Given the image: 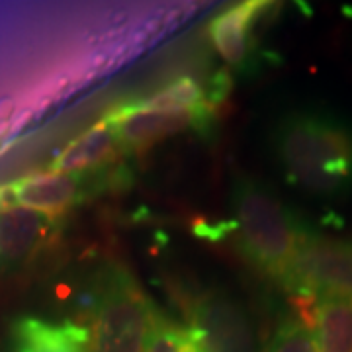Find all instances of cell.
<instances>
[{
    "label": "cell",
    "mask_w": 352,
    "mask_h": 352,
    "mask_svg": "<svg viewBox=\"0 0 352 352\" xmlns=\"http://www.w3.org/2000/svg\"><path fill=\"white\" fill-rule=\"evenodd\" d=\"M272 149L289 184L315 198L352 190V126L319 110H298L274 127Z\"/></svg>",
    "instance_id": "6da1fadb"
},
{
    "label": "cell",
    "mask_w": 352,
    "mask_h": 352,
    "mask_svg": "<svg viewBox=\"0 0 352 352\" xmlns=\"http://www.w3.org/2000/svg\"><path fill=\"white\" fill-rule=\"evenodd\" d=\"M231 201L235 212L233 229L245 258L282 284L307 229L261 180L237 178Z\"/></svg>",
    "instance_id": "7a4b0ae2"
},
{
    "label": "cell",
    "mask_w": 352,
    "mask_h": 352,
    "mask_svg": "<svg viewBox=\"0 0 352 352\" xmlns=\"http://www.w3.org/2000/svg\"><path fill=\"white\" fill-rule=\"evenodd\" d=\"M153 315L151 302L135 278L113 268L96 294L88 325V352H143Z\"/></svg>",
    "instance_id": "3957f363"
},
{
    "label": "cell",
    "mask_w": 352,
    "mask_h": 352,
    "mask_svg": "<svg viewBox=\"0 0 352 352\" xmlns=\"http://www.w3.org/2000/svg\"><path fill=\"white\" fill-rule=\"evenodd\" d=\"M282 286L303 298L352 300V241L305 231Z\"/></svg>",
    "instance_id": "277c9868"
},
{
    "label": "cell",
    "mask_w": 352,
    "mask_h": 352,
    "mask_svg": "<svg viewBox=\"0 0 352 352\" xmlns=\"http://www.w3.org/2000/svg\"><path fill=\"white\" fill-rule=\"evenodd\" d=\"M190 325L198 331L206 352H261L245 307L221 292L201 294L192 302Z\"/></svg>",
    "instance_id": "5b68a950"
},
{
    "label": "cell",
    "mask_w": 352,
    "mask_h": 352,
    "mask_svg": "<svg viewBox=\"0 0 352 352\" xmlns=\"http://www.w3.org/2000/svg\"><path fill=\"white\" fill-rule=\"evenodd\" d=\"M212 113L204 112H155L133 106L131 102L118 104L106 113V122L112 129L120 149L127 153L145 151L155 143L190 127L204 126Z\"/></svg>",
    "instance_id": "8992f818"
},
{
    "label": "cell",
    "mask_w": 352,
    "mask_h": 352,
    "mask_svg": "<svg viewBox=\"0 0 352 352\" xmlns=\"http://www.w3.org/2000/svg\"><path fill=\"white\" fill-rule=\"evenodd\" d=\"M82 175L61 173H34L0 186V204H12L30 212L53 219L55 215L69 212L82 196Z\"/></svg>",
    "instance_id": "52a82bcc"
},
{
    "label": "cell",
    "mask_w": 352,
    "mask_h": 352,
    "mask_svg": "<svg viewBox=\"0 0 352 352\" xmlns=\"http://www.w3.org/2000/svg\"><path fill=\"white\" fill-rule=\"evenodd\" d=\"M12 349L20 352H88V325L76 321H47L41 317H20L10 327Z\"/></svg>",
    "instance_id": "ba28073f"
},
{
    "label": "cell",
    "mask_w": 352,
    "mask_h": 352,
    "mask_svg": "<svg viewBox=\"0 0 352 352\" xmlns=\"http://www.w3.org/2000/svg\"><path fill=\"white\" fill-rule=\"evenodd\" d=\"M120 145L113 138L106 118L98 124L88 127L85 133L71 139L59 155L53 159L50 170L61 175H85L102 170L104 166L113 164L120 157Z\"/></svg>",
    "instance_id": "9c48e42d"
},
{
    "label": "cell",
    "mask_w": 352,
    "mask_h": 352,
    "mask_svg": "<svg viewBox=\"0 0 352 352\" xmlns=\"http://www.w3.org/2000/svg\"><path fill=\"white\" fill-rule=\"evenodd\" d=\"M264 6V2L256 0L239 2L217 14L210 22V41L227 65L239 67L249 57L252 25Z\"/></svg>",
    "instance_id": "30bf717a"
},
{
    "label": "cell",
    "mask_w": 352,
    "mask_h": 352,
    "mask_svg": "<svg viewBox=\"0 0 352 352\" xmlns=\"http://www.w3.org/2000/svg\"><path fill=\"white\" fill-rule=\"evenodd\" d=\"M50 223V217L12 204H0V258L18 261L32 254L45 239Z\"/></svg>",
    "instance_id": "8fae6325"
},
{
    "label": "cell",
    "mask_w": 352,
    "mask_h": 352,
    "mask_svg": "<svg viewBox=\"0 0 352 352\" xmlns=\"http://www.w3.org/2000/svg\"><path fill=\"white\" fill-rule=\"evenodd\" d=\"M311 315L307 323L314 329L321 352H352V300L344 298H309Z\"/></svg>",
    "instance_id": "7c38bea8"
},
{
    "label": "cell",
    "mask_w": 352,
    "mask_h": 352,
    "mask_svg": "<svg viewBox=\"0 0 352 352\" xmlns=\"http://www.w3.org/2000/svg\"><path fill=\"white\" fill-rule=\"evenodd\" d=\"M133 106L155 112H204L212 113V102L194 76H180L161 90L141 100H131Z\"/></svg>",
    "instance_id": "4fadbf2b"
},
{
    "label": "cell",
    "mask_w": 352,
    "mask_h": 352,
    "mask_svg": "<svg viewBox=\"0 0 352 352\" xmlns=\"http://www.w3.org/2000/svg\"><path fill=\"white\" fill-rule=\"evenodd\" d=\"M143 352H206L198 331L155 311Z\"/></svg>",
    "instance_id": "5bb4252c"
},
{
    "label": "cell",
    "mask_w": 352,
    "mask_h": 352,
    "mask_svg": "<svg viewBox=\"0 0 352 352\" xmlns=\"http://www.w3.org/2000/svg\"><path fill=\"white\" fill-rule=\"evenodd\" d=\"M261 352H321L314 329L302 315H289L278 323L276 331Z\"/></svg>",
    "instance_id": "9a60e30c"
},
{
    "label": "cell",
    "mask_w": 352,
    "mask_h": 352,
    "mask_svg": "<svg viewBox=\"0 0 352 352\" xmlns=\"http://www.w3.org/2000/svg\"><path fill=\"white\" fill-rule=\"evenodd\" d=\"M10 352H20V351H16V349H10Z\"/></svg>",
    "instance_id": "2e32d148"
}]
</instances>
